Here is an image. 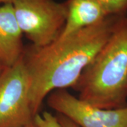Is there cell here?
Listing matches in <instances>:
<instances>
[{
  "mask_svg": "<svg viewBox=\"0 0 127 127\" xmlns=\"http://www.w3.org/2000/svg\"><path fill=\"white\" fill-rule=\"evenodd\" d=\"M67 15L59 38L102 21L107 16L97 0H66Z\"/></svg>",
  "mask_w": 127,
  "mask_h": 127,
  "instance_id": "7",
  "label": "cell"
},
{
  "mask_svg": "<svg viewBox=\"0 0 127 127\" xmlns=\"http://www.w3.org/2000/svg\"><path fill=\"white\" fill-rule=\"evenodd\" d=\"M22 37L12 4L0 5V64L4 68L22 57L25 48Z\"/></svg>",
  "mask_w": 127,
  "mask_h": 127,
  "instance_id": "6",
  "label": "cell"
},
{
  "mask_svg": "<svg viewBox=\"0 0 127 127\" xmlns=\"http://www.w3.org/2000/svg\"><path fill=\"white\" fill-rule=\"evenodd\" d=\"M11 4L18 26L32 45L44 47L59 39L66 20L65 1L14 0Z\"/></svg>",
  "mask_w": 127,
  "mask_h": 127,
  "instance_id": "3",
  "label": "cell"
},
{
  "mask_svg": "<svg viewBox=\"0 0 127 127\" xmlns=\"http://www.w3.org/2000/svg\"><path fill=\"white\" fill-rule=\"evenodd\" d=\"M73 88L78 97L101 109L127 106V16L83 71Z\"/></svg>",
  "mask_w": 127,
  "mask_h": 127,
  "instance_id": "2",
  "label": "cell"
},
{
  "mask_svg": "<svg viewBox=\"0 0 127 127\" xmlns=\"http://www.w3.org/2000/svg\"><path fill=\"white\" fill-rule=\"evenodd\" d=\"M34 117L28 76L21 57L0 73V127H23Z\"/></svg>",
  "mask_w": 127,
  "mask_h": 127,
  "instance_id": "4",
  "label": "cell"
},
{
  "mask_svg": "<svg viewBox=\"0 0 127 127\" xmlns=\"http://www.w3.org/2000/svg\"><path fill=\"white\" fill-rule=\"evenodd\" d=\"M34 122L38 127H62L56 115L47 112H44L42 114H37L34 117Z\"/></svg>",
  "mask_w": 127,
  "mask_h": 127,
  "instance_id": "9",
  "label": "cell"
},
{
  "mask_svg": "<svg viewBox=\"0 0 127 127\" xmlns=\"http://www.w3.org/2000/svg\"><path fill=\"white\" fill-rule=\"evenodd\" d=\"M47 104L57 114L80 127H127V106L101 109L80 100L66 89L56 90L47 97Z\"/></svg>",
  "mask_w": 127,
  "mask_h": 127,
  "instance_id": "5",
  "label": "cell"
},
{
  "mask_svg": "<svg viewBox=\"0 0 127 127\" xmlns=\"http://www.w3.org/2000/svg\"><path fill=\"white\" fill-rule=\"evenodd\" d=\"M107 16H124L127 14V0H97Z\"/></svg>",
  "mask_w": 127,
  "mask_h": 127,
  "instance_id": "8",
  "label": "cell"
},
{
  "mask_svg": "<svg viewBox=\"0 0 127 127\" xmlns=\"http://www.w3.org/2000/svg\"><path fill=\"white\" fill-rule=\"evenodd\" d=\"M38 127V126H37L36 124L35 123V122L33 121L32 122L28 124H27L26 126H25V127Z\"/></svg>",
  "mask_w": 127,
  "mask_h": 127,
  "instance_id": "12",
  "label": "cell"
},
{
  "mask_svg": "<svg viewBox=\"0 0 127 127\" xmlns=\"http://www.w3.org/2000/svg\"><path fill=\"white\" fill-rule=\"evenodd\" d=\"M14 0H0V5L5 4H11Z\"/></svg>",
  "mask_w": 127,
  "mask_h": 127,
  "instance_id": "11",
  "label": "cell"
},
{
  "mask_svg": "<svg viewBox=\"0 0 127 127\" xmlns=\"http://www.w3.org/2000/svg\"><path fill=\"white\" fill-rule=\"evenodd\" d=\"M122 17L109 16L97 24L47 46H25L22 59L28 76L29 97L35 117L50 93L73 88Z\"/></svg>",
  "mask_w": 127,
  "mask_h": 127,
  "instance_id": "1",
  "label": "cell"
},
{
  "mask_svg": "<svg viewBox=\"0 0 127 127\" xmlns=\"http://www.w3.org/2000/svg\"><path fill=\"white\" fill-rule=\"evenodd\" d=\"M56 117H57L59 122L60 123V124L62 125V127H80L74 122H73L71 119H69L66 117L64 116L62 114H57Z\"/></svg>",
  "mask_w": 127,
  "mask_h": 127,
  "instance_id": "10",
  "label": "cell"
},
{
  "mask_svg": "<svg viewBox=\"0 0 127 127\" xmlns=\"http://www.w3.org/2000/svg\"><path fill=\"white\" fill-rule=\"evenodd\" d=\"M4 67H3V66H1V64H0V73H1V71H2L3 70H4Z\"/></svg>",
  "mask_w": 127,
  "mask_h": 127,
  "instance_id": "13",
  "label": "cell"
}]
</instances>
